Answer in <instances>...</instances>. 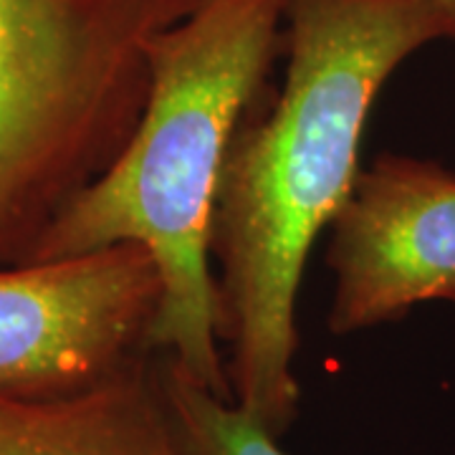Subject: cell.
<instances>
[{
	"label": "cell",
	"mask_w": 455,
	"mask_h": 455,
	"mask_svg": "<svg viewBox=\"0 0 455 455\" xmlns=\"http://www.w3.org/2000/svg\"><path fill=\"white\" fill-rule=\"evenodd\" d=\"M160 274L142 245L0 271V390H82L149 352Z\"/></svg>",
	"instance_id": "obj_4"
},
{
	"label": "cell",
	"mask_w": 455,
	"mask_h": 455,
	"mask_svg": "<svg viewBox=\"0 0 455 455\" xmlns=\"http://www.w3.org/2000/svg\"><path fill=\"white\" fill-rule=\"evenodd\" d=\"M157 372L185 455H289L233 397L203 387L172 359L160 355Z\"/></svg>",
	"instance_id": "obj_7"
},
{
	"label": "cell",
	"mask_w": 455,
	"mask_h": 455,
	"mask_svg": "<svg viewBox=\"0 0 455 455\" xmlns=\"http://www.w3.org/2000/svg\"><path fill=\"white\" fill-rule=\"evenodd\" d=\"M440 38L448 28L433 0H289L286 82L228 147L211 243L230 392L274 435L299 407L296 299L311 245L355 190L374 97Z\"/></svg>",
	"instance_id": "obj_1"
},
{
	"label": "cell",
	"mask_w": 455,
	"mask_h": 455,
	"mask_svg": "<svg viewBox=\"0 0 455 455\" xmlns=\"http://www.w3.org/2000/svg\"><path fill=\"white\" fill-rule=\"evenodd\" d=\"M331 334L455 301V175L427 160L379 155L331 223Z\"/></svg>",
	"instance_id": "obj_5"
},
{
	"label": "cell",
	"mask_w": 455,
	"mask_h": 455,
	"mask_svg": "<svg viewBox=\"0 0 455 455\" xmlns=\"http://www.w3.org/2000/svg\"><path fill=\"white\" fill-rule=\"evenodd\" d=\"M200 0H0V259L23 266L114 163L149 97V44Z\"/></svg>",
	"instance_id": "obj_3"
},
{
	"label": "cell",
	"mask_w": 455,
	"mask_h": 455,
	"mask_svg": "<svg viewBox=\"0 0 455 455\" xmlns=\"http://www.w3.org/2000/svg\"><path fill=\"white\" fill-rule=\"evenodd\" d=\"M448 28V41H455V0H433Z\"/></svg>",
	"instance_id": "obj_8"
},
{
	"label": "cell",
	"mask_w": 455,
	"mask_h": 455,
	"mask_svg": "<svg viewBox=\"0 0 455 455\" xmlns=\"http://www.w3.org/2000/svg\"><path fill=\"white\" fill-rule=\"evenodd\" d=\"M289 0H200L149 44V97L114 163L68 200L26 263L122 243L152 256L163 293L147 349L233 397L211 274L212 208L228 147L256 107Z\"/></svg>",
	"instance_id": "obj_2"
},
{
	"label": "cell",
	"mask_w": 455,
	"mask_h": 455,
	"mask_svg": "<svg viewBox=\"0 0 455 455\" xmlns=\"http://www.w3.org/2000/svg\"><path fill=\"white\" fill-rule=\"evenodd\" d=\"M0 455H185L157 359L140 352L82 390H0Z\"/></svg>",
	"instance_id": "obj_6"
}]
</instances>
